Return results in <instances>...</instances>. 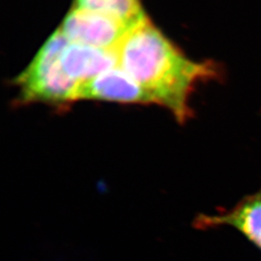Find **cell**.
Listing matches in <instances>:
<instances>
[{"label": "cell", "instance_id": "6da1fadb", "mask_svg": "<svg viewBox=\"0 0 261 261\" xmlns=\"http://www.w3.org/2000/svg\"><path fill=\"white\" fill-rule=\"evenodd\" d=\"M115 53L118 67L180 124L193 116L191 98L197 85L222 75L213 61L187 57L147 18L129 30Z\"/></svg>", "mask_w": 261, "mask_h": 261}, {"label": "cell", "instance_id": "7a4b0ae2", "mask_svg": "<svg viewBox=\"0 0 261 261\" xmlns=\"http://www.w3.org/2000/svg\"><path fill=\"white\" fill-rule=\"evenodd\" d=\"M69 41L57 29L48 38L31 63L14 81L18 105L44 103L63 108L75 103L76 84L66 74L61 56Z\"/></svg>", "mask_w": 261, "mask_h": 261}, {"label": "cell", "instance_id": "3957f363", "mask_svg": "<svg viewBox=\"0 0 261 261\" xmlns=\"http://www.w3.org/2000/svg\"><path fill=\"white\" fill-rule=\"evenodd\" d=\"M132 28L111 16L74 7L59 29L70 43L115 49Z\"/></svg>", "mask_w": 261, "mask_h": 261}, {"label": "cell", "instance_id": "277c9868", "mask_svg": "<svg viewBox=\"0 0 261 261\" xmlns=\"http://www.w3.org/2000/svg\"><path fill=\"white\" fill-rule=\"evenodd\" d=\"M84 100L124 105H154L140 84L118 66L80 84L75 101Z\"/></svg>", "mask_w": 261, "mask_h": 261}, {"label": "cell", "instance_id": "5b68a950", "mask_svg": "<svg viewBox=\"0 0 261 261\" xmlns=\"http://www.w3.org/2000/svg\"><path fill=\"white\" fill-rule=\"evenodd\" d=\"M195 226L200 229L231 227L261 251V189L222 214L199 215Z\"/></svg>", "mask_w": 261, "mask_h": 261}, {"label": "cell", "instance_id": "8992f818", "mask_svg": "<svg viewBox=\"0 0 261 261\" xmlns=\"http://www.w3.org/2000/svg\"><path fill=\"white\" fill-rule=\"evenodd\" d=\"M61 63L66 74L79 84L118 66L115 49H103L70 42L62 53Z\"/></svg>", "mask_w": 261, "mask_h": 261}, {"label": "cell", "instance_id": "52a82bcc", "mask_svg": "<svg viewBox=\"0 0 261 261\" xmlns=\"http://www.w3.org/2000/svg\"><path fill=\"white\" fill-rule=\"evenodd\" d=\"M75 7L111 16L132 28L147 18L140 0H75Z\"/></svg>", "mask_w": 261, "mask_h": 261}]
</instances>
